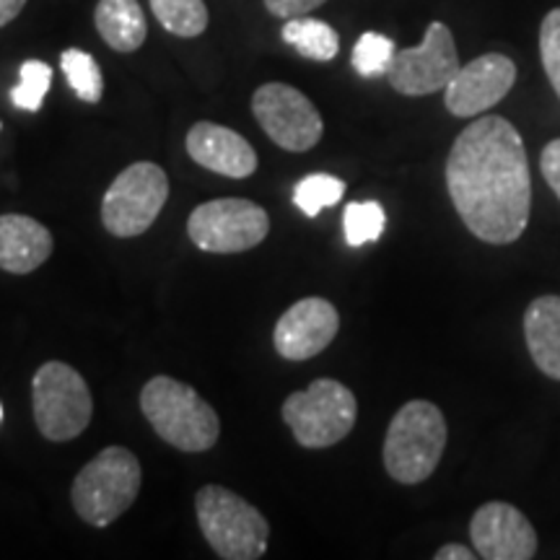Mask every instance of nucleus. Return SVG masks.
Instances as JSON below:
<instances>
[{"mask_svg":"<svg viewBox=\"0 0 560 560\" xmlns=\"http://www.w3.org/2000/svg\"><path fill=\"white\" fill-rule=\"evenodd\" d=\"M446 190L480 242L520 240L532 213L529 159L520 130L499 115L467 125L446 159Z\"/></svg>","mask_w":560,"mask_h":560,"instance_id":"1","label":"nucleus"},{"mask_svg":"<svg viewBox=\"0 0 560 560\" xmlns=\"http://www.w3.org/2000/svg\"><path fill=\"white\" fill-rule=\"evenodd\" d=\"M140 410L153 431L179 452H208L219 441L215 410L190 384L172 376H153L140 392Z\"/></svg>","mask_w":560,"mask_h":560,"instance_id":"2","label":"nucleus"},{"mask_svg":"<svg viewBox=\"0 0 560 560\" xmlns=\"http://www.w3.org/2000/svg\"><path fill=\"white\" fill-rule=\"evenodd\" d=\"M446 446V420L429 400L405 402L392 418L384 439V467L402 486L429 480Z\"/></svg>","mask_w":560,"mask_h":560,"instance_id":"3","label":"nucleus"},{"mask_svg":"<svg viewBox=\"0 0 560 560\" xmlns=\"http://www.w3.org/2000/svg\"><path fill=\"white\" fill-rule=\"evenodd\" d=\"M140 465L125 446H107L75 475L70 499L75 514L91 527H109L138 499Z\"/></svg>","mask_w":560,"mask_h":560,"instance_id":"4","label":"nucleus"},{"mask_svg":"<svg viewBox=\"0 0 560 560\" xmlns=\"http://www.w3.org/2000/svg\"><path fill=\"white\" fill-rule=\"evenodd\" d=\"M195 514L202 537L223 560H257L268 550V520L229 488H200L195 495Z\"/></svg>","mask_w":560,"mask_h":560,"instance_id":"5","label":"nucleus"},{"mask_svg":"<svg viewBox=\"0 0 560 560\" xmlns=\"http://www.w3.org/2000/svg\"><path fill=\"white\" fill-rule=\"evenodd\" d=\"M34 423L50 441L81 436L94 416L89 384L73 366L62 361L42 363L32 380Z\"/></svg>","mask_w":560,"mask_h":560,"instance_id":"6","label":"nucleus"},{"mask_svg":"<svg viewBox=\"0 0 560 560\" xmlns=\"http://www.w3.org/2000/svg\"><path fill=\"white\" fill-rule=\"evenodd\" d=\"M359 402L346 384L335 380H317L310 389L293 392L283 402V420L293 439L306 450L335 446L353 431Z\"/></svg>","mask_w":560,"mask_h":560,"instance_id":"7","label":"nucleus"},{"mask_svg":"<svg viewBox=\"0 0 560 560\" xmlns=\"http://www.w3.org/2000/svg\"><path fill=\"white\" fill-rule=\"evenodd\" d=\"M170 198L166 172L153 161H138L117 174L102 200V223L109 234L132 240L153 226Z\"/></svg>","mask_w":560,"mask_h":560,"instance_id":"8","label":"nucleus"},{"mask_svg":"<svg viewBox=\"0 0 560 560\" xmlns=\"http://www.w3.org/2000/svg\"><path fill=\"white\" fill-rule=\"evenodd\" d=\"M270 231L268 213L252 200L221 198L202 202L187 221V234L202 252L234 255L262 244Z\"/></svg>","mask_w":560,"mask_h":560,"instance_id":"9","label":"nucleus"},{"mask_svg":"<svg viewBox=\"0 0 560 560\" xmlns=\"http://www.w3.org/2000/svg\"><path fill=\"white\" fill-rule=\"evenodd\" d=\"M252 112L272 143L293 153L314 149L325 130L322 115L310 96L289 83H265L257 89L252 96Z\"/></svg>","mask_w":560,"mask_h":560,"instance_id":"10","label":"nucleus"},{"mask_svg":"<svg viewBox=\"0 0 560 560\" xmlns=\"http://www.w3.org/2000/svg\"><path fill=\"white\" fill-rule=\"evenodd\" d=\"M459 68V52L450 26L433 21L418 47L397 50L387 70V79L397 94L429 96L450 86Z\"/></svg>","mask_w":560,"mask_h":560,"instance_id":"11","label":"nucleus"},{"mask_svg":"<svg viewBox=\"0 0 560 560\" xmlns=\"http://www.w3.org/2000/svg\"><path fill=\"white\" fill-rule=\"evenodd\" d=\"M516 66L501 52H488L459 68L444 89V104L454 117H475L493 109L514 89Z\"/></svg>","mask_w":560,"mask_h":560,"instance_id":"12","label":"nucleus"},{"mask_svg":"<svg viewBox=\"0 0 560 560\" xmlns=\"http://www.w3.org/2000/svg\"><path fill=\"white\" fill-rule=\"evenodd\" d=\"M472 548L486 560H532L537 556V532L520 509L488 501L470 522Z\"/></svg>","mask_w":560,"mask_h":560,"instance_id":"13","label":"nucleus"},{"mask_svg":"<svg viewBox=\"0 0 560 560\" xmlns=\"http://www.w3.org/2000/svg\"><path fill=\"white\" fill-rule=\"evenodd\" d=\"M340 330V314L330 301L310 296L301 299L278 319L276 350L285 361H310L322 353Z\"/></svg>","mask_w":560,"mask_h":560,"instance_id":"14","label":"nucleus"},{"mask_svg":"<svg viewBox=\"0 0 560 560\" xmlns=\"http://www.w3.org/2000/svg\"><path fill=\"white\" fill-rule=\"evenodd\" d=\"M187 153L221 177L244 179L257 170V153L247 138L215 122H198L187 132Z\"/></svg>","mask_w":560,"mask_h":560,"instance_id":"15","label":"nucleus"},{"mask_svg":"<svg viewBox=\"0 0 560 560\" xmlns=\"http://www.w3.org/2000/svg\"><path fill=\"white\" fill-rule=\"evenodd\" d=\"M52 234L30 215H0V270L26 276L42 268L52 255Z\"/></svg>","mask_w":560,"mask_h":560,"instance_id":"16","label":"nucleus"},{"mask_svg":"<svg viewBox=\"0 0 560 560\" xmlns=\"http://www.w3.org/2000/svg\"><path fill=\"white\" fill-rule=\"evenodd\" d=\"M524 338L537 369L560 382V296L532 301L524 312Z\"/></svg>","mask_w":560,"mask_h":560,"instance_id":"17","label":"nucleus"},{"mask_svg":"<svg viewBox=\"0 0 560 560\" xmlns=\"http://www.w3.org/2000/svg\"><path fill=\"white\" fill-rule=\"evenodd\" d=\"M94 21L102 39L117 52H136L149 34L138 0H100Z\"/></svg>","mask_w":560,"mask_h":560,"instance_id":"18","label":"nucleus"},{"mask_svg":"<svg viewBox=\"0 0 560 560\" xmlns=\"http://www.w3.org/2000/svg\"><path fill=\"white\" fill-rule=\"evenodd\" d=\"M283 42L291 45L299 55H304L306 60L317 62H330L340 52L338 32L327 21L310 16L289 19V24L283 26Z\"/></svg>","mask_w":560,"mask_h":560,"instance_id":"19","label":"nucleus"},{"mask_svg":"<svg viewBox=\"0 0 560 560\" xmlns=\"http://www.w3.org/2000/svg\"><path fill=\"white\" fill-rule=\"evenodd\" d=\"M151 11L174 37H200L208 26V9L202 0H151Z\"/></svg>","mask_w":560,"mask_h":560,"instance_id":"20","label":"nucleus"},{"mask_svg":"<svg viewBox=\"0 0 560 560\" xmlns=\"http://www.w3.org/2000/svg\"><path fill=\"white\" fill-rule=\"evenodd\" d=\"M60 68L62 73H66L68 86L75 91V96H79L81 102H89V104L102 102V94H104L102 68L89 52L70 47V50L62 52Z\"/></svg>","mask_w":560,"mask_h":560,"instance_id":"21","label":"nucleus"},{"mask_svg":"<svg viewBox=\"0 0 560 560\" xmlns=\"http://www.w3.org/2000/svg\"><path fill=\"white\" fill-rule=\"evenodd\" d=\"M387 226V215L376 200L350 202L342 213V229H346V242L350 247H363V244L376 242Z\"/></svg>","mask_w":560,"mask_h":560,"instance_id":"22","label":"nucleus"},{"mask_svg":"<svg viewBox=\"0 0 560 560\" xmlns=\"http://www.w3.org/2000/svg\"><path fill=\"white\" fill-rule=\"evenodd\" d=\"M346 195V182L332 177V174H310L296 185L293 190V202H296L299 210H304L310 219L319 215L322 210L338 206Z\"/></svg>","mask_w":560,"mask_h":560,"instance_id":"23","label":"nucleus"},{"mask_svg":"<svg viewBox=\"0 0 560 560\" xmlns=\"http://www.w3.org/2000/svg\"><path fill=\"white\" fill-rule=\"evenodd\" d=\"M397 47L395 42L384 34L366 32L361 34L359 42H355L353 55H350V62H353L355 73L363 75V79H376V75H384L395 60Z\"/></svg>","mask_w":560,"mask_h":560,"instance_id":"24","label":"nucleus"},{"mask_svg":"<svg viewBox=\"0 0 560 560\" xmlns=\"http://www.w3.org/2000/svg\"><path fill=\"white\" fill-rule=\"evenodd\" d=\"M19 86L11 91L13 107L24 112H39L52 83V68L42 60H26L19 70Z\"/></svg>","mask_w":560,"mask_h":560,"instance_id":"25","label":"nucleus"},{"mask_svg":"<svg viewBox=\"0 0 560 560\" xmlns=\"http://www.w3.org/2000/svg\"><path fill=\"white\" fill-rule=\"evenodd\" d=\"M540 58L550 86L560 100V9H552L540 26Z\"/></svg>","mask_w":560,"mask_h":560,"instance_id":"26","label":"nucleus"},{"mask_svg":"<svg viewBox=\"0 0 560 560\" xmlns=\"http://www.w3.org/2000/svg\"><path fill=\"white\" fill-rule=\"evenodd\" d=\"M540 170H542L545 182L550 185V190L556 192L560 200V138L550 140V143L542 149Z\"/></svg>","mask_w":560,"mask_h":560,"instance_id":"27","label":"nucleus"},{"mask_svg":"<svg viewBox=\"0 0 560 560\" xmlns=\"http://www.w3.org/2000/svg\"><path fill=\"white\" fill-rule=\"evenodd\" d=\"M325 0H265V9L278 19H296L319 9Z\"/></svg>","mask_w":560,"mask_h":560,"instance_id":"28","label":"nucleus"},{"mask_svg":"<svg viewBox=\"0 0 560 560\" xmlns=\"http://www.w3.org/2000/svg\"><path fill=\"white\" fill-rule=\"evenodd\" d=\"M475 556H478L475 550L465 548V545L452 542V545H444V548L436 550V556H433V558H436V560H472Z\"/></svg>","mask_w":560,"mask_h":560,"instance_id":"29","label":"nucleus"},{"mask_svg":"<svg viewBox=\"0 0 560 560\" xmlns=\"http://www.w3.org/2000/svg\"><path fill=\"white\" fill-rule=\"evenodd\" d=\"M26 0H0V26L11 24L13 19L24 11Z\"/></svg>","mask_w":560,"mask_h":560,"instance_id":"30","label":"nucleus"},{"mask_svg":"<svg viewBox=\"0 0 560 560\" xmlns=\"http://www.w3.org/2000/svg\"><path fill=\"white\" fill-rule=\"evenodd\" d=\"M0 420H3V405H0Z\"/></svg>","mask_w":560,"mask_h":560,"instance_id":"31","label":"nucleus"},{"mask_svg":"<svg viewBox=\"0 0 560 560\" xmlns=\"http://www.w3.org/2000/svg\"><path fill=\"white\" fill-rule=\"evenodd\" d=\"M0 128H3V125H0Z\"/></svg>","mask_w":560,"mask_h":560,"instance_id":"32","label":"nucleus"}]
</instances>
